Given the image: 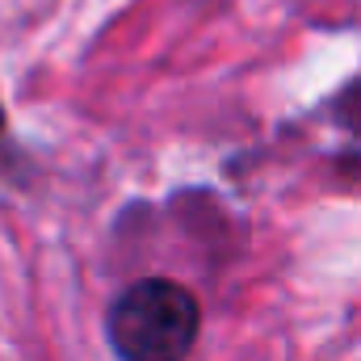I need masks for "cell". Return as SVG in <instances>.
I'll list each match as a JSON object with an SVG mask.
<instances>
[{"label":"cell","mask_w":361,"mask_h":361,"mask_svg":"<svg viewBox=\"0 0 361 361\" xmlns=\"http://www.w3.org/2000/svg\"><path fill=\"white\" fill-rule=\"evenodd\" d=\"M197 328V298L169 277L135 281L109 307V341L122 361H185Z\"/></svg>","instance_id":"6da1fadb"}]
</instances>
